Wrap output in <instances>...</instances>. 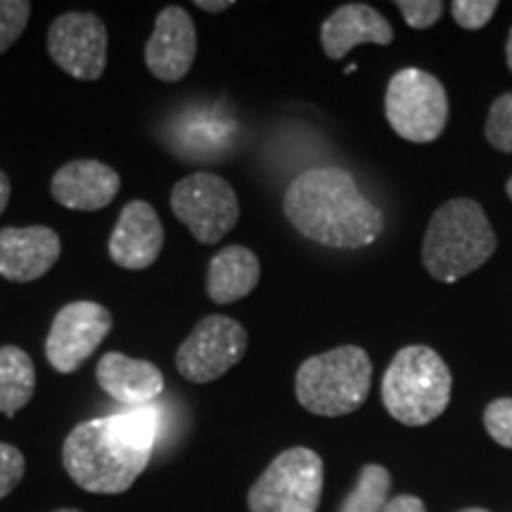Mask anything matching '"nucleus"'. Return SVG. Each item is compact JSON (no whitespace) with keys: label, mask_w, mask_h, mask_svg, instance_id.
<instances>
[{"label":"nucleus","mask_w":512,"mask_h":512,"mask_svg":"<svg viewBox=\"0 0 512 512\" xmlns=\"http://www.w3.org/2000/svg\"><path fill=\"white\" fill-rule=\"evenodd\" d=\"M157 439V415L147 408L76 425L62 446V465L88 494H124L143 475Z\"/></svg>","instance_id":"obj_1"},{"label":"nucleus","mask_w":512,"mask_h":512,"mask_svg":"<svg viewBox=\"0 0 512 512\" xmlns=\"http://www.w3.org/2000/svg\"><path fill=\"white\" fill-rule=\"evenodd\" d=\"M283 211L297 233L323 247L361 249L384 230V216L342 166L299 174L285 190Z\"/></svg>","instance_id":"obj_2"},{"label":"nucleus","mask_w":512,"mask_h":512,"mask_svg":"<svg viewBox=\"0 0 512 512\" xmlns=\"http://www.w3.org/2000/svg\"><path fill=\"white\" fill-rule=\"evenodd\" d=\"M496 247V233L482 204L456 197L434 211L422 242V264L439 283H456L484 266Z\"/></svg>","instance_id":"obj_3"},{"label":"nucleus","mask_w":512,"mask_h":512,"mask_svg":"<svg viewBox=\"0 0 512 512\" xmlns=\"http://www.w3.org/2000/svg\"><path fill=\"white\" fill-rule=\"evenodd\" d=\"M453 377L446 361L425 344L396 351L382 377V403L408 427L430 425L451 403Z\"/></svg>","instance_id":"obj_4"},{"label":"nucleus","mask_w":512,"mask_h":512,"mask_svg":"<svg viewBox=\"0 0 512 512\" xmlns=\"http://www.w3.org/2000/svg\"><path fill=\"white\" fill-rule=\"evenodd\" d=\"M373 387V361L354 344L323 351L299 366L294 394L299 406L323 418L349 415L363 406Z\"/></svg>","instance_id":"obj_5"},{"label":"nucleus","mask_w":512,"mask_h":512,"mask_svg":"<svg viewBox=\"0 0 512 512\" xmlns=\"http://www.w3.org/2000/svg\"><path fill=\"white\" fill-rule=\"evenodd\" d=\"M384 114L399 138L418 145L434 143L448 124L444 83L425 69H401L387 86Z\"/></svg>","instance_id":"obj_6"},{"label":"nucleus","mask_w":512,"mask_h":512,"mask_svg":"<svg viewBox=\"0 0 512 512\" xmlns=\"http://www.w3.org/2000/svg\"><path fill=\"white\" fill-rule=\"evenodd\" d=\"M323 479V458L316 451L287 448L249 489V512H318Z\"/></svg>","instance_id":"obj_7"},{"label":"nucleus","mask_w":512,"mask_h":512,"mask_svg":"<svg viewBox=\"0 0 512 512\" xmlns=\"http://www.w3.org/2000/svg\"><path fill=\"white\" fill-rule=\"evenodd\" d=\"M171 209L202 245H216L240 221V202L233 185L207 171L185 176L174 185Z\"/></svg>","instance_id":"obj_8"},{"label":"nucleus","mask_w":512,"mask_h":512,"mask_svg":"<svg viewBox=\"0 0 512 512\" xmlns=\"http://www.w3.org/2000/svg\"><path fill=\"white\" fill-rule=\"evenodd\" d=\"M247 330L235 318L207 316L192 328L176 351L181 377L195 384L219 380L247 354Z\"/></svg>","instance_id":"obj_9"},{"label":"nucleus","mask_w":512,"mask_h":512,"mask_svg":"<svg viewBox=\"0 0 512 512\" xmlns=\"http://www.w3.org/2000/svg\"><path fill=\"white\" fill-rule=\"evenodd\" d=\"M112 313L98 302H72L55 313L46 339V358L55 373H76L112 332Z\"/></svg>","instance_id":"obj_10"},{"label":"nucleus","mask_w":512,"mask_h":512,"mask_svg":"<svg viewBox=\"0 0 512 512\" xmlns=\"http://www.w3.org/2000/svg\"><path fill=\"white\" fill-rule=\"evenodd\" d=\"M107 27L93 12H64L48 29V55L79 81H98L107 67Z\"/></svg>","instance_id":"obj_11"},{"label":"nucleus","mask_w":512,"mask_h":512,"mask_svg":"<svg viewBox=\"0 0 512 512\" xmlns=\"http://www.w3.org/2000/svg\"><path fill=\"white\" fill-rule=\"evenodd\" d=\"M197 57V31L188 10L169 5L155 19L145 43V64L159 81L176 83L188 76Z\"/></svg>","instance_id":"obj_12"},{"label":"nucleus","mask_w":512,"mask_h":512,"mask_svg":"<svg viewBox=\"0 0 512 512\" xmlns=\"http://www.w3.org/2000/svg\"><path fill=\"white\" fill-rule=\"evenodd\" d=\"M164 249V226L150 202L133 200L121 209L110 235L112 261L128 271H145Z\"/></svg>","instance_id":"obj_13"},{"label":"nucleus","mask_w":512,"mask_h":512,"mask_svg":"<svg viewBox=\"0 0 512 512\" xmlns=\"http://www.w3.org/2000/svg\"><path fill=\"white\" fill-rule=\"evenodd\" d=\"M60 235L48 226L0 230V275L10 283H34L57 264Z\"/></svg>","instance_id":"obj_14"},{"label":"nucleus","mask_w":512,"mask_h":512,"mask_svg":"<svg viewBox=\"0 0 512 512\" xmlns=\"http://www.w3.org/2000/svg\"><path fill=\"white\" fill-rule=\"evenodd\" d=\"M121 190V178L112 166L98 159H74L55 171L50 195L64 209L98 211L114 202Z\"/></svg>","instance_id":"obj_15"},{"label":"nucleus","mask_w":512,"mask_h":512,"mask_svg":"<svg viewBox=\"0 0 512 512\" xmlns=\"http://www.w3.org/2000/svg\"><path fill=\"white\" fill-rule=\"evenodd\" d=\"M394 41V27L373 5L349 3L337 8L320 24V46L330 60H342L361 43L389 46Z\"/></svg>","instance_id":"obj_16"},{"label":"nucleus","mask_w":512,"mask_h":512,"mask_svg":"<svg viewBox=\"0 0 512 512\" xmlns=\"http://www.w3.org/2000/svg\"><path fill=\"white\" fill-rule=\"evenodd\" d=\"M100 389L124 406L143 408L164 392V373L155 363L110 351L95 368Z\"/></svg>","instance_id":"obj_17"},{"label":"nucleus","mask_w":512,"mask_h":512,"mask_svg":"<svg viewBox=\"0 0 512 512\" xmlns=\"http://www.w3.org/2000/svg\"><path fill=\"white\" fill-rule=\"evenodd\" d=\"M259 278V256L242 245H230L209 261L207 294L211 302L219 306L235 304L254 292Z\"/></svg>","instance_id":"obj_18"},{"label":"nucleus","mask_w":512,"mask_h":512,"mask_svg":"<svg viewBox=\"0 0 512 512\" xmlns=\"http://www.w3.org/2000/svg\"><path fill=\"white\" fill-rule=\"evenodd\" d=\"M36 392V368L31 356L19 347H0V413L17 415Z\"/></svg>","instance_id":"obj_19"},{"label":"nucleus","mask_w":512,"mask_h":512,"mask_svg":"<svg viewBox=\"0 0 512 512\" xmlns=\"http://www.w3.org/2000/svg\"><path fill=\"white\" fill-rule=\"evenodd\" d=\"M392 475L387 467L370 463L361 470L354 491L344 498L339 512H382L389 501Z\"/></svg>","instance_id":"obj_20"},{"label":"nucleus","mask_w":512,"mask_h":512,"mask_svg":"<svg viewBox=\"0 0 512 512\" xmlns=\"http://www.w3.org/2000/svg\"><path fill=\"white\" fill-rule=\"evenodd\" d=\"M484 133L494 150L512 155V93H503L489 107Z\"/></svg>","instance_id":"obj_21"},{"label":"nucleus","mask_w":512,"mask_h":512,"mask_svg":"<svg viewBox=\"0 0 512 512\" xmlns=\"http://www.w3.org/2000/svg\"><path fill=\"white\" fill-rule=\"evenodd\" d=\"M31 17L29 0H0V55L19 41Z\"/></svg>","instance_id":"obj_22"},{"label":"nucleus","mask_w":512,"mask_h":512,"mask_svg":"<svg viewBox=\"0 0 512 512\" xmlns=\"http://www.w3.org/2000/svg\"><path fill=\"white\" fill-rule=\"evenodd\" d=\"M484 427L498 446L512 448V396H503L486 406Z\"/></svg>","instance_id":"obj_23"},{"label":"nucleus","mask_w":512,"mask_h":512,"mask_svg":"<svg viewBox=\"0 0 512 512\" xmlns=\"http://www.w3.org/2000/svg\"><path fill=\"white\" fill-rule=\"evenodd\" d=\"M498 10L496 0H456L451 5V15L460 29L479 31L491 22Z\"/></svg>","instance_id":"obj_24"},{"label":"nucleus","mask_w":512,"mask_h":512,"mask_svg":"<svg viewBox=\"0 0 512 512\" xmlns=\"http://www.w3.org/2000/svg\"><path fill=\"white\" fill-rule=\"evenodd\" d=\"M24 470H27L24 453L17 446L0 441V501L17 489L24 479Z\"/></svg>","instance_id":"obj_25"},{"label":"nucleus","mask_w":512,"mask_h":512,"mask_svg":"<svg viewBox=\"0 0 512 512\" xmlns=\"http://www.w3.org/2000/svg\"><path fill=\"white\" fill-rule=\"evenodd\" d=\"M396 8L401 10L408 27L425 31L434 27L444 15V3L441 0H399Z\"/></svg>","instance_id":"obj_26"},{"label":"nucleus","mask_w":512,"mask_h":512,"mask_svg":"<svg viewBox=\"0 0 512 512\" xmlns=\"http://www.w3.org/2000/svg\"><path fill=\"white\" fill-rule=\"evenodd\" d=\"M382 512H427V510H425V503H422L418 496L401 494L396 498H389Z\"/></svg>","instance_id":"obj_27"},{"label":"nucleus","mask_w":512,"mask_h":512,"mask_svg":"<svg viewBox=\"0 0 512 512\" xmlns=\"http://www.w3.org/2000/svg\"><path fill=\"white\" fill-rule=\"evenodd\" d=\"M10 195H12V183H10V176L5 174L3 169H0V216H3V211L8 209Z\"/></svg>","instance_id":"obj_28"},{"label":"nucleus","mask_w":512,"mask_h":512,"mask_svg":"<svg viewBox=\"0 0 512 512\" xmlns=\"http://www.w3.org/2000/svg\"><path fill=\"white\" fill-rule=\"evenodd\" d=\"M197 8L204 10V12H223L228 8H233V3L230 0H219V3H209V0H197Z\"/></svg>","instance_id":"obj_29"},{"label":"nucleus","mask_w":512,"mask_h":512,"mask_svg":"<svg viewBox=\"0 0 512 512\" xmlns=\"http://www.w3.org/2000/svg\"><path fill=\"white\" fill-rule=\"evenodd\" d=\"M505 60H508V69L512 72V29L508 34V46H505Z\"/></svg>","instance_id":"obj_30"},{"label":"nucleus","mask_w":512,"mask_h":512,"mask_svg":"<svg viewBox=\"0 0 512 512\" xmlns=\"http://www.w3.org/2000/svg\"><path fill=\"white\" fill-rule=\"evenodd\" d=\"M458 512H491V510H486V508H465V510H458Z\"/></svg>","instance_id":"obj_31"},{"label":"nucleus","mask_w":512,"mask_h":512,"mask_svg":"<svg viewBox=\"0 0 512 512\" xmlns=\"http://www.w3.org/2000/svg\"><path fill=\"white\" fill-rule=\"evenodd\" d=\"M505 192H508V197L512 200V176H510V181L505 183Z\"/></svg>","instance_id":"obj_32"},{"label":"nucleus","mask_w":512,"mask_h":512,"mask_svg":"<svg viewBox=\"0 0 512 512\" xmlns=\"http://www.w3.org/2000/svg\"><path fill=\"white\" fill-rule=\"evenodd\" d=\"M53 512H83V510H76V508H57Z\"/></svg>","instance_id":"obj_33"}]
</instances>
